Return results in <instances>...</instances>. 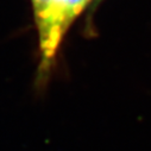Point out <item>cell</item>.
Masks as SVG:
<instances>
[{
	"label": "cell",
	"instance_id": "obj_1",
	"mask_svg": "<svg viewBox=\"0 0 151 151\" xmlns=\"http://www.w3.org/2000/svg\"><path fill=\"white\" fill-rule=\"evenodd\" d=\"M89 3L91 0H32L40 44L38 87L48 83L68 29Z\"/></svg>",
	"mask_w": 151,
	"mask_h": 151
}]
</instances>
